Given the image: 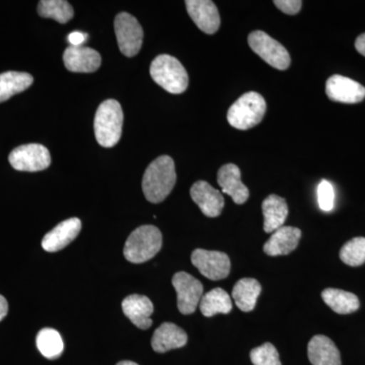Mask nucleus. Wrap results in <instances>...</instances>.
Masks as SVG:
<instances>
[{"mask_svg": "<svg viewBox=\"0 0 365 365\" xmlns=\"http://www.w3.org/2000/svg\"><path fill=\"white\" fill-rule=\"evenodd\" d=\"M190 194L194 202L207 217H217L225 207V198L222 194L207 182H196L190 190Z\"/></svg>", "mask_w": 365, "mask_h": 365, "instance_id": "13", "label": "nucleus"}, {"mask_svg": "<svg viewBox=\"0 0 365 365\" xmlns=\"http://www.w3.org/2000/svg\"><path fill=\"white\" fill-rule=\"evenodd\" d=\"M191 261L208 279L222 280L230 275V260L222 252L197 249L192 253Z\"/></svg>", "mask_w": 365, "mask_h": 365, "instance_id": "10", "label": "nucleus"}, {"mask_svg": "<svg viewBox=\"0 0 365 365\" xmlns=\"http://www.w3.org/2000/svg\"><path fill=\"white\" fill-rule=\"evenodd\" d=\"M9 160L11 167L21 172H40L51 165L49 150L38 143L25 144L14 148Z\"/></svg>", "mask_w": 365, "mask_h": 365, "instance_id": "8", "label": "nucleus"}, {"mask_svg": "<svg viewBox=\"0 0 365 365\" xmlns=\"http://www.w3.org/2000/svg\"><path fill=\"white\" fill-rule=\"evenodd\" d=\"M318 203L319 208L326 212L332 211L335 205V191L330 182L323 180L318 186Z\"/></svg>", "mask_w": 365, "mask_h": 365, "instance_id": "30", "label": "nucleus"}, {"mask_svg": "<svg viewBox=\"0 0 365 365\" xmlns=\"http://www.w3.org/2000/svg\"><path fill=\"white\" fill-rule=\"evenodd\" d=\"M355 48H356L357 52L365 57V33L357 37L355 41Z\"/></svg>", "mask_w": 365, "mask_h": 365, "instance_id": "33", "label": "nucleus"}, {"mask_svg": "<svg viewBox=\"0 0 365 365\" xmlns=\"http://www.w3.org/2000/svg\"><path fill=\"white\" fill-rule=\"evenodd\" d=\"M250 357L254 365H281L279 353L271 343L254 348Z\"/></svg>", "mask_w": 365, "mask_h": 365, "instance_id": "29", "label": "nucleus"}, {"mask_svg": "<svg viewBox=\"0 0 365 365\" xmlns=\"http://www.w3.org/2000/svg\"><path fill=\"white\" fill-rule=\"evenodd\" d=\"M266 110L265 98L256 91H249L230 106L227 121L235 129L248 130L261 123Z\"/></svg>", "mask_w": 365, "mask_h": 365, "instance_id": "2", "label": "nucleus"}, {"mask_svg": "<svg viewBox=\"0 0 365 365\" xmlns=\"http://www.w3.org/2000/svg\"><path fill=\"white\" fill-rule=\"evenodd\" d=\"M248 42L250 48L269 66L278 71H287L290 66L292 59L287 48L268 34L263 31H254L250 34Z\"/></svg>", "mask_w": 365, "mask_h": 365, "instance_id": "6", "label": "nucleus"}, {"mask_svg": "<svg viewBox=\"0 0 365 365\" xmlns=\"http://www.w3.org/2000/svg\"><path fill=\"white\" fill-rule=\"evenodd\" d=\"M274 4L282 13L294 16V14H299L302 9V1L300 0H275Z\"/></svg>", "mask_w": 365, "mask_h": 365, "instance_id": "31", "label": "nucleus"}, {"mask_svg": "<svg viewBox=\"0 0 365 365\" xmlns=\"http://www.w3.org/2000/svg\"><path fill=\"white\" fill-rule=\"evenodd\" d=\"M37 347L43 356L48 359H58L64 350L61 336L51 328L42 329L37 335Z\"/></svg>", "mask_w": 365, "mask_h": 365, "instance_id": "26", "label": "nucleus"}, {"mask_svg": "<svg viewBox=\"0 0 365 365\" xmlns=\"http://www.w3.org/2000/svg\"><path fill=\"white\" fill-rule=\"evenodd\" d=\"M33 76L26 72L7 71L0 74V103L32 86Z\"/></svg>", "mask_w": 365, "mask_h": 365, "instance_id": "24", "label": "nucleus"}, {"mask_svg": "<svg viewBox=\"0 0 365 365\" xmlns=\"http://www.w3.org/2000/svg\"><path fill=\"white\" fill-rule=\"evenodd\" d=\"M264 215V230L265 232H274L282 227L288 215L287 201L282 197L269 195L262 203Z\"/></svg>", "mask_w": 365, "mask_h": 365, "instance_id": "21", "label": "nucleus"}, {"mask_svg": "<svg viewBox=\"0 0 365 365\" xmlns=\"http://www.w3.org/2000/svg\"><path fill=\"white\" fill-rule=\"evenodd\" d=\"M162 246L160 230L155 225H143L129 235L124 247V256L131 263H144L153 259Z\"/></svg>", "mask_w": 365, "mask_h": 365, "instance_id": "4", "label": "nucleus"}, {"mask_svg": "<svg viewBox=\"0 0 365 365\" xmlns=\"http://www.w3.org/2000/svg\"><path fill=\"white\" fill-rule=\"evenodd\" d=\"M123 111L115 100H107L98 108L95 117L96 138L100 145L110 148L119 143L123 126Z\"/></svg>", "mask_w": 365, "mask_h": 365, "instance_id": "3", "label": "nucleus"}, {"mask_svg": "<svg viewBox=\"0 0 365 365\" xmlns=\"http://www.w3.org/2000/svg\"><path fill=\"white\" fill-rule=\"evenodd\" d=\"M172 283L177 292L178 309L180 313L193 314L203 297L202 283L186 272L175 274Z\"/></svg>", "mask_w": 365, "mask_h": 365, "instance_id": "9", "label": "nucleus"}, {"mask_svg": "<svg viewBox=\"0 0 365 365\" xmlns=\"http://www.w3.org/2000/svg\"><path fill=\"white\" fill-rule=\"evenodd\" d=\"M217 182L223 193L232 197L235 204H244L248 200V187L242 182L241 170L234 163H227L220 168L217 173Z\"/></svg>", "mask_w": 365, "mask_h": 365, "instance_id": "15", "label": "nucleus"}, {"mask_svg": "<svg viewBox=\"0 0 365 365\" xmlns=\"http://www.w3.org/2000/svg\"><path fill=\"white\" fill-rule=\"evenodd\" d=\"M302 237V230L294 227H282L273 232L264 245V252L268 256H280L294 252Z\"/></svg>", "mask_w": 365, "mask_h": 365, "instance_id": "19", "label": "nucleus"}, {"mask_svg": "<svg viewBox=\"0 0 365 365\" xmlns=\"http://www.w3.org/2000/svg\"><path fill=\"white\" fill-rule=\"evenodd\" d=\"M176 182V169L173 158L169 155L158 158L144 173V196L151 203L163 202L174 189Z\"/></svg>", "mask_w": 365, "mask_h": 365, "instance_id": "1", "label": "nucleus"}, {"mask_svg": "<svg viewBox=\"0 0 365 365\" xmlns=\"http://www.w3.org/2000/svg\"><path fill=\"white\" fill-rule=\"evenodd\" d=\"M199 307L203 316L210 318L217 314L230 313L232 302L230 295L222 288H215L203 295Z\"/></svg>", "mask_w": 365, "mask_h": 365, "instance_id": "25", "label": "nucleus"}, {"mask_svg": "<svg viewBox=\"0 0 365 365\" xmlns=\"http://www.w3.org/2000/svg\"><path fill=\"white\" fill-rule=\"evenodd\" d=\"M86 39H88V35L85 33L79 32V31L72 32L68 36V42L71 43V46H76V47L83 45Z\"/></svg>", "mask_w": 365, "mask_h": 365, "instance_id": "32", "label": "nucleus"}, {"mask_svg": "<svg viewBox=\"0 0 365 365\" xmlns=\"http://www.w3.org/2000/svg\"><path fill=\"white\" fill-rule=\"evenodd\" d=\"M185 4L190 18L203 33L213 35L217 32L220 26V16L215 2L210 0H187Z\"/></svg>", "mask_w": 365, "mask_h": 365, "instance_id": "12", "label": "nucleus"}, {"mask_svg": "<svg viewBox=\"0 0 365 365\" xmlns=\"http://www.w3.org/2000/svg\"><path fill=\"white\" fill-rule=\"evenodd\" d=\"M115 33L120 51L125 56L133 57L138 54L143 46V30L133 16L127 13L118 14L115 19Z\"/></svg>", "mask_w": 365, "mask_h": 365, "instance_id": "7", "label": "nucleus"}, {"mask_svg": "<svg viewBox=\"0 0 365 365\" xmlns=\"http://www.w3.org/2000/svg\"><path fill=\"white\" fill-rule=\"evenodd\" d=\"M307 356L313 365H341L339 350L327 336L312 338L307 345Z\"/></svg>", "mask_w": 365, "mask_h": 365, "instance_id": "18", "label": "nucleus"}, {"mask_svg": "<svg viewBox=\"0 0 365 365\" xmlns=\"http://www.w3.org/2000/svg\"><path fill=\"white\" fill-rule=\"evenodd\" d=\"M262 292L260 283L253 278H244L237 281L232 289V299L235 304L242 312L253 311L257 300Z\"/></svg>", "mask_w": 365, "mask_h": 365, "instance_id": "22", "label": "nucleus"}, {"mask_svg": "<svg viewBox=\"0 0 365 365\" xmlns=\"http://www.w3.org/2000/svg\"><path fill=\"white\" fill-rule=\"evenodd\" d=\"M150 76L158 86L170 93L179 95L188 88L189 76L181 62L174 56L163 54L151 62Z\"/></svg>", "mask_w": 365, "mask_h": 365, "instance_id": "5", "label": "nucleus"}, {"mask_svg": "<svg viewBox=\"0 0 365 365\" xmlns=\"http://www.w3.org/2000/svg\"><path fill=\"white\" fill-rule=\"evenodd\" d=\"M81 230V222L78 218L64 220L45 235L42 241L43 249L50 253L58 252L73 242Z\"/></svg>", "mask_w": 365, "mask_h": 365, "instance_id": "16", "label": "nucleus"}, {"mask_svg": "<svg viewBox=\"0 0 365 365\" xmlns=\"http://www.w3.org/2000/svg\"><path fill=\"white\" fill-rule=\"evenodd\" d=\"M38 14L46 19H53L60 24H66L73 18V9L66 0H42L38 6Z\"/></svg>", "mask_w": 365, "mask_h": 365, "instance_id": "27", "label": "nucleus"}, {"mask_svg": "<svg viewBox=\"0 0 365 365\" xmlns=\"http://www.w3.org/2000/svg\"><path fill=\"white\" fill-rule=\"evenodd\" d=\"M116 365H138L135 364V362L133 361H128V360H125V361L119 362V364H117Z\"/></svg>", "mask_w": 365, "mask_h": 365, "instance_id": "35", "label": "nucleus"}, {"mask_svg": "<svg viewBox=\"0 0 365 365\" xmlns=\"http://www.w3.org/2000/svg\"><path fill=\"white\" fill-rule=\"evenodd\" d=\"M188 342V336L182 328L173 323H163L158 327L151 339L153 349L158 353L182 348Z\"/></svg>", "mask_w": 365, "mask_h": 365, "instance_id": "20", "label": "nucleus"}, {"mask_svg": "<svg viewBox=\"0 0 365 365\" xmlns=\"http://www.w3.org/2000/svg\"><path fill=\"white\" fill-rule=\"evenodd\" d=\"M63 61L69 71L91 73L100 68L102 58L98 52L91 48L69 46L64 51Z\"/></svg>", "mask_w": 365, "mask_h": 365, "instance_id": "14", "label": "nucleus"}, {"mask_svg": "<svg viewBox=\"0 0 365 365\" xmlns=\"http://www.w3.org/2000/svg\"><path fill=\"white\" fill-rule=\"evenodd\" d=\"M122 309L125 316L130 319L137 328L148 330L153 325L150 317L155 311V307L148 297L139 294L129 295L122 302Z\"/></svg>", "mask_w": 365, "mask_h": 365, "instance_id": "17", "label": "nucleus"}, {"mask_svg": "<svg viewBox=\"0 0 365 365\" xmlns=\"http://www.w3.org/2000/svg\"><path fill=\"white\" fill-rule=\"evenodd\" d=\"M9 312V304L2 295H0V321L6 318Z\"/></svg>", "mask_w": 365, "mask_h": 365, "instance_id": "34", "label": "nucleus"}, {"mask_svg": "<svg viewBox=\"0 0 365 365\" xmlns=\"http://www.w3.org/2000/svg\"><path fill=\"white\" fill-rule=\"evenodd\" d=\"M340 259L346 265L357 267L365 263V237H354L346 242L340 251Z\"/></svg>", "mask_w": 365, "mask_h": 365, "instance_id": "28", "label": "nucleus"}, {"mask_svg": "<svg viewBox=\"0 0 365 365\" xmlns=\"http://www.w3.org/2000/svg\"><path fill=\"white\" fill-rule=\"evenodd\" d=\"M326 93L334 102L356 104L364 100L365 88L351 78L335 74L327 81Z\"/></svg>", "mask_w": 365, "mask_h": 365, "instance_id": "11", "label": "nucleus"}, {"mask_svg": "<svg viewBox=\"0 0 365 365\" xmlns=\"http://www.w3.org/2000/svg\"><path fill=\"white\" fill-rule=\"evenodd\" d=\"M322 299L327 306L335 313L340 314H351L359 309V299L356 295L336 288H327L322 292Z\"/></svg>", "mask_w": 365, "mask_h": 365, "instance_id": "23", "label": "nucleus"}]
</instances>
